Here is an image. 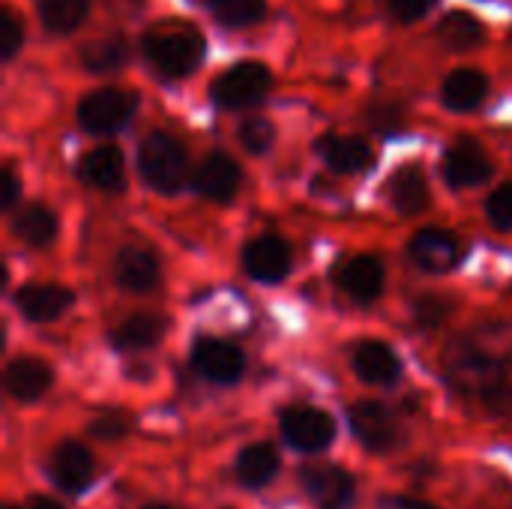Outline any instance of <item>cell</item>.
<instances>
[{
	"label": "cell",
	"mask_w": 512,
	"mask_h": 509,
	"mask_svg": "<svg viewBox=\"0 0 512 509\" xmlns=\"http://www.w3.org/2000/svg\"><path fill=\"white\" fill-rule=\"evenodd\" d=\"M144 54L153 63V69L165 78H180L192 72L204 57V39L195 27L174 24V27H156L144 39Z\"/></svg>",
	"instance_id": "obj_1"
},
{
	"label": "cell",
	"mask_w": 512,
	"mask_h": 509,
	"mask_svg": "<svg viewBox=\"0 0 512 509\" xmlns=\"http://www.w3.org/2000/svg\"><path fill=\"white\" fill-rule=\"evenodd\" d=\"M138 168H141V177L147 180V186H153L156 192H165V195L183 189V183L189 177L186 150L180 147V141H174L165 132H153L144 138V144L138 150Z\"/></svg>",
	"instance_id": "obj_2"
},
{
	"label": "cell",
	"mask_w": 512,
	"mask_h": 509,
	"mask_svg": "<svg viewBox=\"0 0 512 509\" xmlns=\"http://www.w3.org/2000/svg\"><path fill=\"white\" fill-rule=\"evenodd\" d=\"M135 108H138L135 93L120 90V87H105V90H96V93L81 99L78 123L87 132H96V135L117 132V129H123L132 120Z\"/></svg>",
	"instance_id": "obj_3"
},
{
	"label": "cell",
	"mask_w": 512,
	"mask_h": 509,
	"mask_svg": "<svg viewBox=\"0 0 512 509\" xmlns=\"http://www.w3.org/2000/svg\"><path fill=\"white\" fill-rule=\"evenodd\" d=\"M270 84H273V75L264 63H240V66H231L213 84V99L225 108H246L264 99Z\"/></svg>",
	"instance_id": "obj_4"
},
{
	"label": "cell",
	"mask_w": 512,
	"mask_h": 509,
	"mask_svg": "<svg viewBox=\"0 0 512 509\" xmlns=\"http://www.w3.org/2000/svg\"><path fill=\"white\" fill-rule=\"evenodd\" d=\"M282 435L291 447L303 450V453H318L324 450L333 435H336V426H333V417L324 414L321 408H291L282 414Z\"/></svg>",
	"instance_id": "obj_5"
},
{
	"label": "cell",
	"mask_w": 512,
	"mask_h": 509,
	"mask_svg": "<svg viewBox=\"0 0 512 509\" xmlns=\"http://www.w3.org/2000/svg\"><path fill=\"white\" fill-rule=\"evenodd\" d=\"M192 366L201 378H207L213 384H234L243 378L246 360L234 345H228L222 339H201L192 348Z\"/></svg>",
	"instance_id": "obj_6"
},
{
	"label": "cell",
	"mask_w": 512,
	"mask_h": 509,
	"mask_svg": "<svg viewBox=\"0 0 512 509\" xmlns=\"http://www.w3.org/2000/svg\"><path fill=\"white\" fill-rule=\"evenodd\" d=\"M351 429L354 435L375 453H387L399 444V420L390 408L378 402H360L351 408Z\"/></svg>",
	"instance_id": "obj_7"
},
{
	"label": "cell",
	"mask_w": 512,
	"mask_h": 509,
	"mask_svg": "<svg viewBox=\"0 0 512 509\" xmlns=\"http://www.w3.org/2000/svg\"><path fill=\"white\" fill-rule=\"evenodd\" d=\"M411 261L426 270V273H447L462 261V240L453 237L450 231L441 228H426L420 234H414L411 246Z\"/></svg>",
	"instance_id": "obj_8"
},
{
	"label": "cell",
	"mask_w": 512,
	"mask_h": 509,
	"mask_svg": "<svg viewBox=\"0 0 512 509\" xmlns=\"http://www.w3.org/2000/svg\"><path fill=\"white\" fill-rule=\"evenodd\" d=\"M243 267L258 282H279L291 270V246L276 234L255 237L243 249Z\"/></svg>",
	"instance_id": "obj_9"
},
{
	"label": "cell",
	"mask_w": 512,
	"mask_h": 509,
	"mask_svg": "<svg viewBox=\"0 0 512 509\" xmlns=\"http://www.w3.org/2000/svg\"><path fill=\"white\" fill-rule=\"evenodd\" d=\"M114 279L135 294L153 291L159 285V261L147 246H123L114 258Z\"/></svg>",
	"instance_id": "obj_10"
},
{
	"label": "cell",
	"mask_w": 512,
	"mask_h": 509,
	"mask_svg": "<svg viewBox=\"0 0 512 509\" xmlns=\"http://www.w3.org/2000/svg\"><path fill=\"white\" fill-rule=\"evenodd\" d=\"M489 174H492V162H489L486 150L474 141H462V144L450 147L444 156V177L456 189L480 186Z\"/></svg>",
	"instance_id": "obj_11"
},
{
	"label": "cell",
	"mask_w": 512,
	"mask_h": 509,
	"mask_svg": "<svg viewBox=\"0 0 512 509\" xmlns=\"http://www.w3.org/2000/svg\"><path fill=\"white\" fill-rule=\"evenodd\" d=\"M78 174L87 186L102 189V192H120L126 186V162L123 153L111 144L105 147H93L84 153Z\"/></svg>",
	"instance_id": "obj_12"
},
{
	"label": "cell",
	"mask_w": 512,
	"mask_h": 509,
	"mask_svg": "<svg viewBox=\"0 0 512 509\" xmlns=\"http://www.w3.org/2000/svg\"><path fill=\"white\" fill-rule=\"evenodd\" d=\"M51 480L69 495L90 486V480H93V456L87 453V447H81L75 441H63L51 453Z\"/></svg>",
	"instance_id": "obj_13"
},
{
	"label": "cell",
	"mask_w": 512,
	"mask_h": 509,
	"mask_svg": "<svg viewBox=\"0 0 512 509\" xmlns=\"http://www.w3.org/2000/svg\"><path fill=\"white\" fill-rule=\"evenodd\" d=\"M240 180V165L225 153H210L195 171V189L210 201H231Z\"/></svg>",
	"instance_id": "obj_14"
},
{
	"label": "cell",
	"mask_w": 512,
	"mask_h": 509,
	"mask_svg": "<svg viewBox=\"0 0 512 509\" xmlns=\"http://www.w3.org/2000/svg\"><path fill=\"white\" fill-rule=\"evenodd\" d=\"M384 279H387L384 264H381L378 258H372V255H357V258L345 261L342 270H339V285H342V291H345L351 300H360V303L378 300L381 291H384Z\"/></svg>",
	"instance_id": "obj_15"
},
{
	"label": "cell",
	"mask_w": 512,
	"mask_h": 509,
	"mask_svg": "<svg viewBox=\"0 0 512 509\" xmlns=\"http://www.w3.org/2000/svg\"><path fill=\"white\" fill-rule=\"evenodd\" d=\"M6 393L18 402H36L39 396L48 393L54 375L51 366L36 360V357H18L6 366Z\"/></svg>",
	"instance_id": "obj_16"
},
{
	"label": "cell",
	"mask_w": 512,
	"mask_h": 509,
	"mask_svg": "<svg viewBox=\"0 0 512 509\" xmlns=\"http://www.w3.org/2000/svg\"><path fill=\"white\" fill-rule=\"evenodd\" d=\"M303 486L309 498L324 509H342L354 495V480L342 468H306L303 471Z\"/></svg>",
	"instance_id": "obj_17"
},
{
	"label": "cell",
	"mask_w": 512,
	"mask_h": 509,
	"mask_svg": "<svg viewBox=\"0 0 512 509\" xmlns=\"http://www.w3.org/2000/svg\"><path fill=\"white\" fill-rule=\"evenodd\" d=\"M15 303L30 321H54L75 303V294L63 285H24Z\"/></svg>",
	"instance_id": "obj_18"
},
{
	"label": "cell",
	"mask_w": 512,
	"mask_h": 509,
	"mask_svg": "<svg viewBox=\"0 0 512 509\" xmlns=\"http://www.w3.org/2000/svg\"><path fill=\"white\" fill-rule=\"evenodd\" d=\"M354 372L366 381V384H378V387H387L399 378L402 372V363L396 357V351L384 342H363L357 345L354 351Z\"/></svg>",
	"instance_id": "obj_19"
},
{
	"label": "cell",
	"mask_w": 512,
	"mask_h": 509,
	"mask_svg": "<svg viewBox=\"0 0 512 509\" xmlns=\"http://www.w3.org/2000/svg\"><path fill=\"white\" fill-rule=\"evenodd\" d=\"M441 96H444V105L453 111H474L489 96V78L480 69H456L444 81Z\"/></svg>",
	"instance_id": "obj_20"
},
{
	"label": "cell",
	"mask_w": 512,
	"mask_h": 509,
	"mask_svg": "<svg viewBox=\"0 0 512 509\" xmlns=\"http://www.w3.org/2000/svg\"><path fill=\"white\" fill-rule=\"evenodd\" d=\"M324 162L339 171V174H354V171H363L369 168L372 162V147L357 138V135H327L321 144H318Z\"/></svg>",
	"instance_id": "obj_21"
},
{
	"label": "cell",
	"mask_w": 512,
	"mask_h": 509,
	"mask_svg": "<svg viewBox=\"0 0 512 509\" xmlns=\"http://www.w3.org/2000/svg\"><path fill=\"white\" fill-rule=\"evenodd\" d=\"M12 231L21 243H27L33 249H45L57 237V216L42 204H27L12 219Z\"/></svg>",
	"instance_id": "obj_22"
},
{
	"label": "cell",
	"mask_w": 512,
	"mask_h": 509,
	"mask_svg": "<svg viewBox=\"0 0 512 509\" xmlns=\"http://www.w3.org/2000/svg\"><path fill=\"white\" fill-rule=\"evenodd\" d=\"M390 201L399 213L405 216H414L420 213L426 204H429V186H426V177L420 168L414 165H405L393 174L390 180Z\"/></svg>",
	"instance_id": "obj_23"
},
{
	"label": "cell",
	"mask_w": 512,
	"mask_h": 509,
	"mask_svg": "<svg viewBox=\"0 0 512 509\" xmlns=\"http://www.w3.org/2000/svg\"><path fill=\"white\" fill-rule=\"evenodd\" d=\"M162 333H165V321L159 315L138 312L114 330V345L123 351H147L162 339Z\"/></svg>",
	"instance_id": "obj_24"
},
{
	"label": "cell",
	"mask_w": 512,
	"mask_h": 509,
	"mask_svg": "<svg viewBox=\"0 0 512 509\" xmlns=\"http://www.w3.org/2000/svg\"><path fill=\"white\" fill-rule=\"evenodd\" d=\"M279 471V456L270 444H252L237 456V480L249 489L267 486Z\"/></svg>",
	"instance_id": "obj_25"
},
{
	"label": "cell",
	"mask_w": 512,
	"mask_h": 509,
	"mask_svg": "<svg viewBox=\"0 0 512 509\" xmlns=\"http://www.w3.org/2000/svg\"><path fill=\"white\" fill-rule=\"evenodd\" d=\"M438 36L450 51H471L486 39V27L471 12H450L441 21Z\"/></svg>",
	"instance_id": "obj_26"
},
{
	"label": "cell",
	"mask_w": 512,
	"mask_h": 509,
	"mask_svg": "<svg viewBox=\"0 0 512 509\" xmlns=\"http://www.w3.org/2000/svg\"><path fill=\"white\" fill-rule=\"evenodd\" d=\"M90 12V0H39V18L51 33H72Z\"/></svg>",
	"instance_id": "obj_27"
},
{
	"label": "cell",
	"mask_w": 512,
	"mask_h": 509,
	"mask_svg": "<svg viewBox=\"0 0 512 509\" xmlns=\"http://www.w3.org/2000/svg\"><path fill=\"white\" fill-rule=\"evenodd\" d=\"M129 57V48L120 36H108V39H99V42H90L84 51H81V63L84 69L96 72V75H105V72H114L126 63Z\"/></svg>",
	"instance_id": "obj_28"
},
{
	"label": "cell",
	"mask_w": 512,
	"mask_h": 509,
	"mask_svg": "<svg viewBox=\"0 0 512 509\" xmlns=\"http://www.w3.org/2000/svg\"><path fill=\"white\" fill-rule=\"evenodd\" d=\"M213 12L228 27H249L264 18L267 3L264 0H225L219 6H213Z\"/></svg>",
	"instance_id": "obj_29"
},
{
	"label": "cell",
	"mask_w": 512,
	"mask_h": 509,
	"mask_svg": "<svg viewBox=\"0 0 512 509\" xmlns=\"http://www.w3.org/2000/svg\"><path fill=\"white\" fill-rule=\"evenodd\" d=\"M237 138H240V144H243L249 153H267V150L273 147L276 129H273V123H270V120H264V117H252V120H246V123L240 126Z\"/></svg>",
	"instance_id": "obj_30"
},
{
	"label": "cell",
	"mask_w": 512,
	"mask_h": 509,
	"mask_svg": "<svg viewBox=\"0 0 512 509\" xmlns=\"http://www.w3.org/2000/svg\"><path fill=\"white\" fill-rule=\"evenodd\" d=\"M21 42H24V24H21V18L15 15L12 6H3L0 9V51H3V57L6 60L15 57Z\"/></svg>",
	"instance_id": "obj_31"
},
{
	"label": "cell",
	"mask_w": 512,
	"mask_h": 509,
	"mask_svg": "<svg viewBox=\"0 0 512 509\" xmlns=\"http://www.w3.org/2000/svg\"><path fill=\"white\" fill-rule=\"evenodd\" d=\"M486 216L495 228H512V183L498 186L486 201Z\"/></svg>",
	"instance_id": "obj_32"
},
{
	"label": "cell",
	"mask_w": 512,
	"mask_h": 509,
	"mask_svg": "<svg viewBox=\"0 0 512 509\" xmlns=\"http://www.w3.org/2000/svg\"><path fill=\"white\" fill-rule=\"evenodd\" d=\"M483 405L492 411V414H510L512 411V387L507 381H495L489 384L483 393H480Z\"/></svg>",
	"instance_id": "obj_33"
},
{
	"label": "cell",
	"mask_w": 512,
	"mask_h": 509,
	"mask_svg": "<svg viewBox=\"0 0 512 509\" xmlns=\"http://www.w3.org/2000/svg\"><path fill=\"white\" fill-rule=\"evenodd\" d=\"M447 315H450V303H447V300L426 297V300L417 303V318H420V324H426V327H438Z\"/></svg>",
	"instance_id": "obj_34"
},
{
	"label": "cell",
	"mask_w": 512,
	"mask_h": 509,
	"mask_svg": "<svg viewBox=\"0 0 512 509\" xmlns=\"http://www.w3.org/2000/svg\"><path fill=\"white\" fill-rule=\"evenodd\" d=\"M435 0H387V9L393 12V18L399 21H417L432 9Z\"/></svg>",
	"instance_id": "obj_35"
},
{
	"label": "cell",
	"mask_w": 512,
	"mask_h": 509,
	"mask_svg": "<svg viewBox=\"0 0 512 509\" xmlns=\"http://www.w3.org/2000/svg\"><path fill=\"white\" fill-rule=\"evenodd\" d=\"M126 429H129V420H126L123 414H105V417L93 420V426H90V432H93L96 438H105V441L120 438Z\"/></svg>",
	"instance_id": "obj_36"
},
{
	"label": "cell",
	"mask_w": 512,
	"mask_h": 509,
	"mask_svg": "<svg viewBox=\"0 0 512 509\" xmlns=\"http://www.w3.org/2000/svg\"><path fill=\"white\" fill-rule=\"evenodd\" d=\"M18 198V177L12 168H3V207L9 210Z\"/></svg>",
	"instance_id": "obj_37"
},
{
	"label": "cell",
	"mask_w": 512,
	"mask_h": 509,
	"mask_svg": "<svg viewBox=\"0 0 512 509\" xmlns=\"http://www.w3.org/2000/svg\"><path fill=\"white\" fill-rule=\"evenodd\" d=\"M393 509H435V507H429V504H423V501H396Z\"/></svg>",
	"instance_id": "obj_38"
},
{
	"label": "cell",
	"mask_w": 512,
	"mask_h": 509,
	"mask_svg": "<svg viewBox=\"0 0 512 509\" xmlns=\"http://www.w3.org/2000/svg\"><path fill=\"white\" fill-rule=\"evenodd\" d=\"M24 509H60L54 501H48V498H36V501H30Z\"/></svg>",
	"instance_id": "obj_39"
},
{
	"label": "cell",
	"mask_w": 512,
	"mask_h": 509,
	"mask_svg": "<svg viewBox=\"0 0 512 509\" xmlns=\"http://www.w3.org/2000/svg\"><path fill=\"white\" fill-rule=\"evenodd\" d=\"M147 509H174V507H165V504H153V507H147Z\"/></svg>",
	"instance_id": "obj_40"
},
{
	"label": "cell",
	"mask_w": 512,
	"mask_h": 509,
	"mask_svg": "<svg viewBox=\"0 0 512 509\" xmlns=\"http://www.w3.org/2000/svg\"><path fill=\"white\" fill-rule=\"evenodd\" d=\"M204 3H210V6H219V3H225V0H204Z\"/></svg>",
	"instance_id": "obj_41"
}]
</instances>
